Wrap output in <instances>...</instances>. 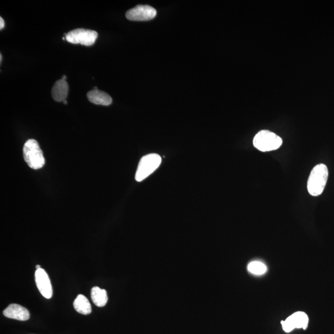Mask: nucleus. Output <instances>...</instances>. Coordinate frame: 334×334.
Listing matches in <instances>:
<instances>
[{
  "label": "nucleus",
  "instance_id": "19",
  "mask_svg": "<svg viewBox=\"0 0 334 334\" xmlns=\"http://www.w3.org/2000/svg\"><path fill=\"white\" fill-rule=\"evenodd\" d=\"M63 103H64V104H67V103H68V102H67V101L66 100H64Z\"/></svg>",
  "mask_w": 334,
  "mask_h": 334
},
{
  "label": "nucleus",
  "instance_id": "16",
  "mask_svg": "<svg viewBox=\"0 0 334 334\" xmlns=\"http://www.w3.org/2000/svg\"><path fill=\"white\" fill-rule=\"evenodd\" d=\"M66 78H67V77H66V76H65V75H63V77H62V78H61V80H65V81H66Z\"/></svg>",
  "mask_w": 334,
  "mask_h": 334
},
{
  "label": "nucleus",
  "instance_id": "17",
  "mask_svg": "<svg viewBox=\"0 0 334 334\" xmlns=\"http://www.w3.org/2000/svg\"><path fill=\"white\" fill-rule=\"evenodd\" d=\"M41 266H40V265H37V266H36V269H37V270H38V269H41Z\"/></svg>",
  "mask_w": 334,
  "mask_h": 334
},
{
  "label": "nucleus",
  "instance_id": "11",
  "mask_svg": "<svg viewBox=\"0 0 334 334\" xmlns=\"http://www.w3.org/2000/svg\"><path fill=\"white\" fill-rule=\"evenodd\" d=\"M87 97L90 102L96 105L108 106L112 103V99L110 95L98 89L89 91L87 94Z\"/></svg>",
  "mask_w": 334,
  "mask_h": 334
},
{
  "label": "nucleus",
  "instance_id": "10",
  "mask_svg": "<svg viewBox=\"0 0 334 334\" xmlns=\"http://www.w3.org/2000/svg\"><path fill=\"white\" fill-rule=\"evenodd\" d=\"M69 87L66 81L60 80L57 81L53 85L52 89V96L53 99L57 102H63L68 96Z\"/></svg>",
  "mask_w": 334,
  "mask_h": 334
},
{
  "label": "nucleus",
  "instance_id": "6",
  "mask_svg": "<svg viewBox=\"0 0 334 334\" xmlns=\"http://www.w3.org/2000/svg\"><path fill=\"white\" fill-rule=\"evenodd\" d=\"M157 11L149 5H137L126 13V18L133 21H146L154 19Z\"/></svg>",
  "mask_w": 334,
  "mask_h": 334
},
{
  "label": "nucleus",
  "instance_id": "15",
  "mask_svg": "<svg viewBox=\"0 0 334 334\" xmlns=\"http://www.w3.org/2000/svg\"><path fill=\"white\" fill-rule=\"evenodd\" d=\"M5 26V21L4 19H3L1 17L0 18V29L2 30L4 29Z\"/></svg>",
  "mask_w": 334,
  "mask_h": 334
},
{
  "label": "nucleus",
  "instance_id": "8",
  "mask_svg": "<svg viewBox=\"0 0 334 334\" xmlns=\"http://www.w3.org/2000/svg\"><path fill=\"white\" fill-rule=\"evenodd\" d=\"M36 285L41 294L46 299H51L53 290L49 276L44 269H39L35 273Z\"/></svg>",
  "mask_w": 334,
  "mask_h": 334
},
{
  "label": "nucleus",
  "instance_id": "3",
  "mask_svg": "<svg viewBox=\"0 0 334 334\" xmlns=\"http://www.w3.org/2000/svg\"><path fill=\"white\" fill-rule=\"evenodd\" d=\"M282 143L281 137L268 130L259 131L253 139L254 146L264 153L278 150Z\"/></svg>",
  "mask_w": 334,
  "mask_h": 334
},
{
  "label": "nucleus",
  "instance_id": "5",
  "mask_svg": "<svg viewBox=\"0 0 334 334\" xmlns=\"http://www.w3.org/2000/svg\"><path fill=\"white\" fill-rule=\"evenodd\" d=\"M66 41L73 44H81L85 46H92L96 41L98 33L95 30L77 29L67 33Z\"/></svg>",
  "mask_w": 334,
  "mask_h": 334
},
{
  "label": "nucleus",
  "instance_id": "12",
  "mask_svg": "<svg viewBox=\"0 0 334 334\" xmlns=\"http://www.w3.org/2000/svg\"><path fill=\"white\" fill-rule=\"evenodd\" d=\"M73 306L78 313L84 315H88L92 312L91 305L88 299L83 294H79L75 300Z\"/></svg>",
  "mask_w": 334,
  "mask_h": 334
},
{
  "label": "nucleus",
  "instance_id": "13",
  "mask_svg": "<svg viewBox=\"0 0 334 334\" xmlns=\"http://www.w3.org/2000/svg\"><path fill=\"white\" fill-rule=\"evenodd\" d=\"M91 299L97 307H104L108 302L107 293L104 289L94 287L91 290Z\"/></svg>",
  "mask_w": 334,
  "mask_h": 334
},
{
  "label": "nucleus",
  "instance_id": "4",
  "mask_svg": "<svg viewBox=\"0 0 334 334\" xmlns=\"http://www.w3.org/2000/svg\"><path fill=\"white\" fill-rule=\"evenodd\" d=\"M161 157L157 154H151L142 157L136 173L135 179L141 182L153 173L161 164Z\"/></svg>",
  "mask_w": 334,
  "mask_h": 334
},
{
  "label": "nucleus",
  "instance_id": "18",
  "mask_svg": "<svg viewBox=\"0 0 334 334\" xmlns=\"http://www.w3.org/2000/svg\"><path fill=\"white\" fill-rule=\"evenodd\" d=\"M2 58H3V57H2V55L1 54V55H0V62H1V63L2 62Z\"/></svg>",
  "mask_w": 334,
  "mask_h": 334
},
{
  "label": "nucleus",
  "instance_id": "20",
  "mask_svg": "<svg viewBox=\"0 0 334 334\" xmlns=\"http://www.w3.org/2000/svg\"><path fill=\"white\" fill-rule=\"evenodd\" d=\"M63 41H65V40H66V38H65V37H63Z\"/></svg>",
  "mask_w": 334,
  "mask_h": 334
},
{
  "label": "nucleus",
  "instance_id": "7",
  "mask_svg": "<svg viewBox=\"0 0 334 334\" xmlns=\"http://www.w3.org/2000/svg\"><path fill=\"white\" fill-rule=\"evenodd\" d=\"M308 317L303 312H297L289 316L284 321H282L283 329L287 332H290L294 329L303 328L306 329L308 324Z\"/></svg>",
  "mask_w": 334,
  "mask_h": 334
},
{
  "label": "nucleus",
  "instance_id": "9",
  "mask_svg": "<svg viewBox=\"0 0 334 334\" xmlns=\"http://www.w3.org/2000/svg\"><path fill=\"white\" fill-rule=\"evenodd\" d=\"M4 315L8 318L25 321L30 318L29 311L18 304H11L4 311Z\"/></svg>",
  "mask_w": 334,
  "mask_h": 334
},
{
  "label": "nucleus",
  "instance_id": "1",
  "mask_svg": "<svg viewBox=\"0 0 334 334\" xmlns=\"http://www.w3.org/2000/svg\"><path fill=\"white\" fill-rule=\"evenodd\" d=\"M329 175L328 168L324 164L317 165L311 170L307 183L308 193L313 196L321 195L324 192Z\"/></svg>",
  "mask_w": 334,
  "mask_h": 334
},
{
  "label": "nucleus",
  "instance_id": "14",
  "mask_svg": "<svg viewBox=\"0 0 334 334\" xmlns=\"http://www.w3.org/2000/svg\"><path fill=\"white\" fill-rule=\"evenodd\" d=\"M248 269L251 273L259 276V275L266 273L267 267L265 264L259 262V261H253L249 264Z\"/></svg>",
  "mask_w": 334,
  "mask_h": 334
},
{
  "label": "nucleus",
  "instance_id": "2",
  "mask_svg": "<svg viewBox=\"0 0 334 334\" xmlns=\"http://www.w3.org/2000/svg\"><path fill=\"white\" fill-rule=\"evenodd\" d=\"M23 155L25 161L32 169L38 170L44 167L45 159L43 153L35 139L28 140L25 143Z\"/></svg>",
  "mask_w": 334,
  "mask_h": 334
}]
</instances>
